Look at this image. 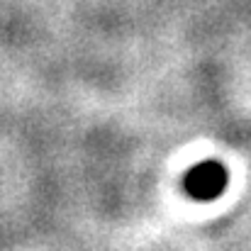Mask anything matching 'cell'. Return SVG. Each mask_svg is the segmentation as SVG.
I'll return each instance as SVG.
<instances>
[{"mask_svg":"<svg viewBox=\"0 0 251 251\" xmlns=\"http://www.w3.org/2000/svg\"><path fill=\"white\" fill-rule=\"evenodd\" d=\"M225 188H227V168L217 161H205L190 168V173L185 176V190L195 200H212L222 195Z\"/></svg>","mask_w":251,"mask_h":251,"instance_id":"cell-1","label":"cell"}]
</instances>
